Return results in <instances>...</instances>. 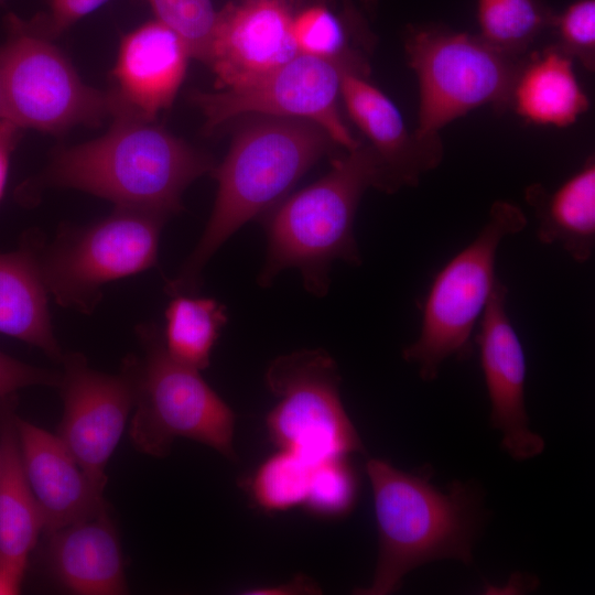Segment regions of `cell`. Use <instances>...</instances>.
<instances>
[{
  "mask_svg": "<svg viewBox=\"0 0 595 595\" xmlns=\"http://www.w3.org/2000/svg\"><path fill=\"white\" fill-rule=\"evenodd\" d=\"M404 51L419 83L418 127L422 141L442 142L450 122L485 105L509 107L523 60L490 46L478 35L425 24L408 31Z\"/></svg>",
  "mask_w": 595,
  "mask_h": 595,
  "instance_id": "52a82bcc",
  "label": "cell"
},
{
  "mask_svg": "<svg viewBox=\"0 0 595 595\" xmlns=\"http://www.w3.org/2000/svg\"><path fill=\"white\" fill-rule=\"evenodd\" d=\"M292 33L299 54L345 60L368 68L365 60L348 47L342 22L323 6L309 7L294 15Z\"/></svg>",
  "mask_w": 595,
  "mask_h": 595,
  "instance_id": "4316f807",
  "label": "cell"
},
{
  "mask_svg": "<svg viewBox=\"0 0 595 595\" xmlns=\"http://www.w3.org/2000/svg\"><path fill=\"white\" fill-rule=\"evenodd\" d=\"M371 1H372V0H365L366 3H369V2H371Z\"/></svg>",
  "mask_w": 595,
  "mask_h": 595,
  "instance_id": "8d00e7d4",
  "label": "cell"
},
{
  "mask_svg": "<svg viewBox=\"0 0 595 595\" xmlns=\"http://www.w3.org/2000/svg\"><path fill=\"white\" fill-rule=\"evenodd\" d=\"M0 1H2V0H0Z\"/></svg>",
  "mask_w": 595,
  "mask_h": 595,
  "instance_id": "74e56055",
  "label": "cell"
},
{
  "mask_svg": "<svg viewBox=\"0 0 595 595\" xmlns=\"http://www.w3.org/2000/svg\"><path fill=\"white\" fill-rule=\"evenodd\" d=\"M509 107L523 120L564 128L589 108L573 60L554 45L523 57L512 84Z\"/></svg>",
  "mask_w": 595,
  "mask_h": 595,
  "instance_id": "ffe728a7",
  "label": "cell"
},
{
  "mask_svg": "<svg viewBox=\"0 0 595 595\" xmlns=\"http://www.w3.org/2000/svg\"><path fill=\"white\" fill-rule=\"evenodd\" d=\"M58 389L64 411L56 435L98 485L107 484L106 466L134 407V385L122 361L119 374L91 369L79 353L64 355Z\"/></svg>",
  "mask_w": 595,
  "mask_h": 595,
  "instance_id": "7c38bea8",
  "label": "cell"
},
{
  "mask_svg": "<svg viewBox=\"0 0 595 595\" xmlns=\"http://www.w3.org/2000/svg\"><path fill=\"white\" fill-rule=\"evenodd\" d=\"M108 0H51L48 17L31 22L46 37H55Z\"/></svg>",
  "mask_w": 595,
  "mask_h": 595,
  "instance_id": "4dcf8cb0",
  "label": "cell"
},
{
  "mask_svg": "<svg viewBox=\"0 0 595 595\" xmlns=\"http://www.w3.org/2000/svg\"><path fill=\"white\" fill-rule=\"evenodd\" d=\"M553 13L541 0H477L478 36L509 56L524 57Z\"/></svg>",
  "mask_w": 595,
  "mask_h": 595,
  "instance_id": "cb8c5ba5",
  "label": "cell"
},
{
  "mask_svg": "<svg viewBox=\"0 0 595 595\" xmlns=\"http://www.w3.org/2000/svg\"><path fill=\"white\" fill-rule=\"evenodd\" d=\"M343 1H344L345 14L348 20V25L353 30L354 35L357 39L367 37L370 34V32L367 29L366 23L360 17L359 12L356 10L355 6L353 4L351 0H343Z\"/></svg>",
  "mask_w": 595,
  "mask_h": 595,
  "instance_id": "e575fe53",
  "label": "cell"
},
{
  "mask_svg": "<svg viewBox=\"0 0 595 595\" xmlns=\"http://www.w3.org/2000/svg\"><path fill=\"white\" fill-rule=\"evenodd\" d=\"M357 494V476L347 456L331 457L311 466L303 506L322 518H340L353 509Z\"/></svg>",
  "mask_w": 595,
  "mask_h": 595,
  "instance_id": "484cf974",
  "label": "cell"
},
{
  "mask_svg": "<svg viewBox=\"0 0 595 595\" xmlns=\"http://www.w3.org/2000/svg\"><path fill=\"white\" fill-rule=\"evenodd\" d=\"M374 491L379 553L372 583L355 593L387 595L413 569L440 559L472 563L483 522L480 499L467 484L446 493L428 477L402 472L371 458L366 465Z\"/></svg>",
  "mask_w": 595,
  "mask_h": 595,
  "instance_id": "3957f363",
  "label": "cell"
},
{
  "mask_svg": "<svg viewBox=\"0 0 595 595\" xmlns=\"http://www.w3.org/2000/svg\"><path fill=\"white\" fill-rule=\"evenodd\" d=\"M1 116H2V109H1V100H0V119H1Z\"/></svg>",
  "mask_w": 595,
  "mask_h": 595,
  "instance_id": "d590c367",
  "label": "cell"
},
{
  "mask_svg": "<svg viewBox=\"0 0 595 595\" xmlns=\"http://www.w3.org/2000/svg\"><path fill=\"white\" fill-rule=\"evenodd\" d=\"M14 399L0 404V554L24 576L44 520L21 457Z\"/></svg>",
  "mask_w": 595,
  "mask_h": 595,
  "instance_id": "7402d4cb",
  "label": "cell"
},
{
  "mask_svg": "<svg viewBox=\"0 0 595 595\" xmlns=\"http://www.w3.org/2000/svg\"><path fill=\"white\" fill-rule=\"evenodd\" d=\"M61 372L39 368L0 351V404L15 398L19 389L31 386L58 387Z\"/></svg>",
  "mask_w": 595,
  "mask_h": 595,
  "instance_id": "f546056e",
  "label": "cell"
},
{
  "mask_svg": "<svg viewBox=\"0 0 595 595\" xmlns=\"http://www.w3.org/2000/svg\"><path fill=\"white\" fill-rule=\"evenodd\" d=\"M381 184L380 164L370 145L360 143L335 158L323 177L291 195L267 217V255L259 283L268 286L283 270L296 268L309 292L325 295L335 260L361 263L355 216L365 191L370 186L381 190Z\"/></svg>",
  "mask_w": 595,
  "mask_h": 595,
  "instance_id": "277c9868",
  "label": "cell"
},
{
  "mask_svg": "<svg viewBox=\"0 0 595 595\" xmlns=\"http://www.w3.org/2000/svg\"><path fill=\"white\" fill-rule=\"evenodd\" d=\"M190 57L182 37L156 19L129 32L112 71V116L126 113L153 121L173 102Z\"/></svg>",
  "mask_w": 595,
  "mask_h": 595,
  "instance_id": "9a60e30c",
  "label": "cell"
},
{
  "mask_svg": "<svg viewBox=\"0 0 595 595\" xmlns=\"http://www.w3.org/2000/svg\"><path fill=\"white\" fill-rule=\"evenodd\" d=\"M266 383L278 401L266 418L272 443L310 465L363 451L361 440L343 405L340 376L322 349L274 359Z\"/></svg>",
  "mask_w": 595,
  "mask_h": 595,
  "instance_id": "30bf717a",
  "label": "cell"
},
{
  "mask_svg": "<svg viewBox=\"0 0 595 595\" xmlns=\"http://www.w3.org/2000/svg\"><path fill=\"white\" fill-rule=\"evenodd\" d=\"M340 98L379 161L381 191L392 193L403 186H415L424 173L441 163L442 142L422 141L411 133L394 102L368 82L366 75L345 71Z\"/></svg>",
  "mask_w": 595,
  "mask_h": 595,
  "instance_id": "2e32d148",
  "label": "cell"
},
{
  "mask_svg": "<svg viewBox=\"0 0 595 595\" xmlns=\"http://www.w3.org/2000/svg\"><path fill=\"white\" fill-rule=\"evenodd\" d=\"M7 28V40L0 45L1 119L21 129L61 133L112 116L111 95L84 84L31 22L9 15Z\"/></svg>",
  "mask_w": 595,
  "mask_h": 595,
  "instance_id": "9c48e42d",
  "label": "cell"
},
{
  "mask_svg": "<svg viewBox=\"0 0 595 595\" xmlns=\"http://www.w3.org/2000/svg\"><path fill=\"white\" fill-rule=\"evenodd\" d=\"M47 536L48 565L64 588L80 595L128 592L121 545L108 509Z\"/></svg>",
  "mask_w": 595,
  "mask_h": 595,
  "instance_id": "ac0fdd59",
  "label": "cell"
},
{
  "mask_svg": "<svg viewBox=\"0 0 595 595\" xmlns=\"http://www.w3.org/2000/svg\"><path fill=\"white\" fill-rule=\"evenodd\" d=\"M526 226L527 217L519 206L496 201L474 240L435 274L422 302L419 336L402 351L407 361L418 366L423 380H434L447 358L470 355L473 334L498 279L497 250L507 236Z\"/></svg>",
  "mask_w": 595,
  "mask_h": 595,
  "instance_id": "8992f818",
  "label": "cell"
},
{
  "mask_svg": "<svg viewBox=\"0 0 595 595\" xmlns=\"http://www.w3.org/2000/svg\"><path fill=\"white\" fill-rule=\"evenodd\" d=\"M21 128L7 119H0V201L3 196L11 154L19 141Z\"/></svg>",
  "mask_w": 595,
  "mask_h": 595,
  "instance_id": "1f68e13d",
  "label": "cell"
},
{
  "mask_svg": "<svg viewBox=\"0 0 595 595\" xmlns=\"http://www.w3.org/2000/svg\"><path fill=\"white\" fill-rule=\"evenodd\" d=\"M112 119L101 137L60 151L30 188H75L166 218L180 212L183 192L214 170L213 160L152 121Z\"/></svg>",
  "mask_w": 595,
  "mask_h": 595,
  "instance_id": "6da1fadb",
  "label": "cell"
},
{
  "mask_svg": "<svg viewBox=\"0 0 595 595\" xmlns=\"http://www.w3.org/2000/svg\"><path fill=\"white\" fill-rule=\"evenodd\" d=\"M162 329L164 347L176 361L204 370L213 348L228 321L225 305L212 298L192 294L172 296Z\"/></svg>",
  "mask_w": 595,
  "mask_h": 595,
  "instance_id": "603a6c76",
  "label": "cell"
},
{
  "mask_svg": "<svg viewBox=\"0 0 595 595\" xmlns=\"http://www.w3.org/2000/svg\"><path fill=\"white\" fill-rule=\"evenodd\" d=\"M155 19L186 43L191 57L207 61L217 12L212 0H149Z\"/></svg>",
  "mask_w": 595,
  "mask_h": 595,
  "instance_id": "83f0119b",
  "label": "cell"
},
{
  "mask_svg": "<svg viewBox=\"0 0 595 595\" xmlns=\"http://www.w3.org/2000/svg\"><path fill=\"white\" fill-rule=\"evenodd\" d=\"M508 288L497 279L478 323L475 339L490 404V420L502 446L515 459L539 455L544 442L529 428L524 408L526 356L507 312Z\"/></svg>",
  "mask_w": 595,
  "mask_h": 595,
  "instance_id": "4fadbf2b",
  "label": "cell"
},
{
  "mask_svg": "<svg viewBox=\"0 0 595 595\" xmlns=\"http://www.w3.org/2000/svg\"><path fill=\"white\" fill-rule=\"evenodd\" d=\"M143 356L123 361L134 385V414L129 434L140 452L164 457L176 437L203 443L235 459V413L198 370L174 360L162 329L153 323L137 328Z\"/></svg>",
  "mask_w": 595,
  "mask_h": 595,
  "instance_id": "5b68a950",
  "label": "cell"
},
{
  "mask_svg": "<svg viewBox=\"0 0 595 595\" xmlns=\"http://www.w3.org/2000/svg\"><path fill=\"white\" fill-rule=\"evenodd\" d=\"M23 576L0 554V595H15L21 591Z\"/></svg>",
  "mask_w": 595,
  "mask_h": 595,
  "instance_id": "836d02e7",
  "label": "cell"
},
{
  "mask_svg": "<svg viewBox=\"0 0 595 595\" xmlns=\"http://www.w3.org/2000/svg\"><path fill=\"white\" fill-rule=\"evenodd\" d=\"M332 145L313 121L263 117L235 136L224 161L212 171L217 194L207 225L177 274L165 284L171 295L194 294L206 263L244 224L277 205Z\"/></svg>",
  "mask_w": 595,
  "mask_h": 595,
  "instance_id": "7a4b0ae2",
  "label": "cell"
},
{
  "mask_svg": "<svg viewBox=\"0 0 595 595\" xmlns=\"http://www.w3.org/2000/svg\"><path fill=\"white\" fill-rule=\"evenodd\" d=\"M15 424L24 470L46 534L108 509L105 487L86 474L56 434L18 416Z\"/></svg>",
  "mask_w": 595,
  "mask_h": 595,
  "instance_id": "e0dca14e",
  "label": "cell"
},
{
  "mask_svg": "<svg viewBox=\"0 0 595 595\" xmlns=\"http://www.w3.org/2000/svg\"><path fill=\"white\" fill-rule=\"evenodd\" d=\"M293 17L283 0H245L217 12L205 63L217 87L247 85L298 55Z\"/></svg>",
  "mask_w": 595,
  "mask_h": 595,
  "instance_id": "5bb4252c",
  "label": "cell"
},
{
  "mask_svg": "<svg viewBox=\"0 0 595 595\" xmlns=\"http://www.w3.org/2000/svg\"><path fill=\"white\" fill-rule=\"evenodd\" d=\"M165 220L154 213L116 208L85 226H62L40 252L50 295L61 306L90 314L106 284L156 264Z\"/></svg>",
  "mask_w": 595,
  "mask_h": 595,
  "instance_id": "ba28073f",
  "label": "cell"
},
{
  "mask_svg": "<svg viewBox=\"0 0 595 595\" xmlns=\"http://www.w3.org/2000/svg\"><path fill=\"white\" fill-rule=\"evenodd\" d=\"M345 71L363 75L368 68L345 60H327L304 54L247 85L218 91H193L191 101L205 118V130L213 131L244 115L299 118L322 127L345 151L360 142L342 118L338 100Z\"/></svg>",
  "mask_w": 595,
  "mask_h": 595,
  "instance_id": "8fae6325",
  "label": "cell"
},
{
  "mask_svg": "<svg viewBox=\"0 0 595 595\" xmlns=\"http://www.w3.org/2000/svg\"><path fill=\"white\" fill-rule=\"evenodd\" d=\"M44 240L42 234L29 231L17 250L0 252V334L62 361L64 354L54 335L50 293L40 263Z\"/></svg>",
  "mask_w": 595,
  "mask_h": 595,
  "instance_id": "d6986e66",
  "label": "cell"
},
{
  "mask_svg": "<svg viewBox=\"0 0 595 595\" xmlns=\"http://www.w3.org/2000/svg\"><path fill=\"white\" fill-rule=\"evenodd\" d=\"M246 594H320L321 588L317 586V584L304 575H299L292 578L291 581L286 583H282L280 585H273V586H264V587H257L248 589L247 592H244Z\"/></svg>",
  "mask_w": 595,
  "mask_h": 595,
  "instance_id": "d6a6232c",
  "label": "cell"
},
{
  "mask_svg": "<svg viewBox=\"0 0 595 595\" xmlns=\"http://www.w3.org/2000/svg\"><path fill=\"white\" fill-rule=\"evenodd\" d=\"M311 466L296 454L278 448L255 469L247 482L252 501L268 512L286 511L303 505Z\"/></svg>",
  "mask_w": 595,
  "mask_h": 595,
  "instance_id": "d4e9b609",
  "label": "cell"
},
{
  "mask_svg": "<svg viewBox=\"0 0 595 595\" xmlns=\"http://www.w3.org/2000/svg\"><path fill=\"white\" fill-rule=\"evenodd\" d=\"M524 199L537 223V237L545 245H560L576 262H587L595 248V161L583 166L555 190L541 183L529 185Z\"/></svg>",
  "mask_w": 595,
  "mask_h": 595,
  "instance_id": "44dd1931",
  "label": "cell"
},
{
  "mask_svg": "<svg viewBox=\"0 0 595 595\" xmlns=\"http://www.w3.org/2000/svg\"><path fill=\"white\" fill-rule=\"evenodd\" d=\"M555 31L554 46L578 61L584 68H595V0H576L563 12L554 14L551 26Z\"/></svg>",
  "mask_w": 595,
  "mask_h": 595,
  "instance_id": "f1b7e54d",
  "label": "cell"
}]
</instances>
